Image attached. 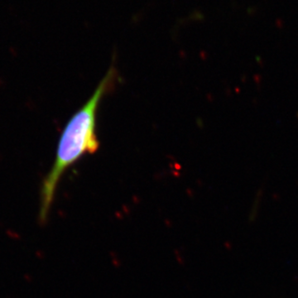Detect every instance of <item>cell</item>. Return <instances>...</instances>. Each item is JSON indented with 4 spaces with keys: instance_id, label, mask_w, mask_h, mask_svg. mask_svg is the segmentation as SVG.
Instances as JSON below:
<instances>
[{
    "instance_id": "6da1fadb",
    "label": "cell",
    "mask_w": 298,
    "mask_h": 298,
    "mask_svg": "<svg viewBox=\"0 0 298 298\" xmlns=\"http://www.w3.org/2000/svg\"><path fill=\"white\" fill-rule=\"evenodd\" d=\"M117 79L114 67H110L92 96L76 112L65 127L59 140L52 167L42 181L40 191L39 220L47 222L56 188L65 172L86 153H94L99 148L96 137V114L99 104Z\"/></svg>"
}]
</instances>
